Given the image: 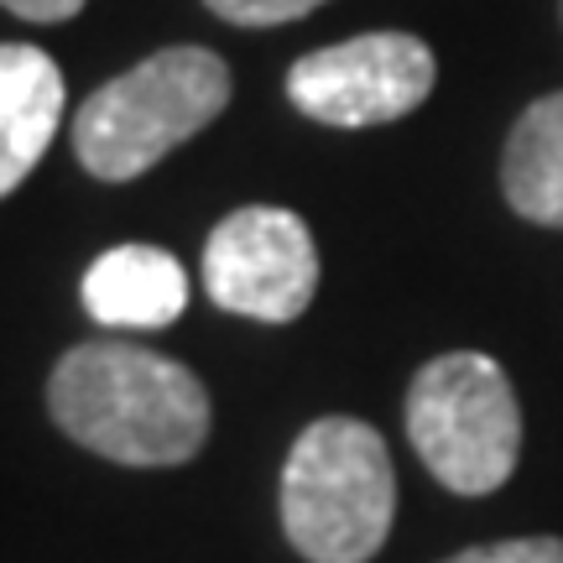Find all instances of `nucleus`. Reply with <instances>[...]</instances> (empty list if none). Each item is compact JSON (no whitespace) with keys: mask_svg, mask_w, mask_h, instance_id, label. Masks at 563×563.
Instances as JSON below:
<instances>
[{"mask_svg":"<svg viewBox=\"0 0 563 563\" xmlns=\"http://www.w3.org/2000/svg\"><path fill=\"white\" fill-rule=\"evenodd\" d=\"M84 308L104 329H167L188 308V272L162 245H115L84 272Z\"/></svg>","mask_w":563,"mask_h":563,"instance_id":"8","label":"nucleus"},{"mask_svg":"<svg viewBox=\"0 0 563 563\" xmlns=\"http://www.w3.org/2000/svg\"><path fill=\"white\" fill-rule=\"evenodd\" d=\"M203 5L230 26H282V21H298L329 0H203Z\"/></svg>","mask_w":563,"mask_h":563,"instance_id":"10","label":"nucleus"},{"mask_svg":"<svg viewBox=\"0 0 563 563\" xmlns=\"http://www.w3.org/2000/svg\"><path fill=\"white\" fill-rule=\"evenodd\" d=\"M397 511L382 433L361 418H319L282 464V532L308 563L376 559Z\"/></svg>","mask_w":563,"mask_h":563,"instance_id":"3","label":"nucleus"},{"mask_svg":"<svg viewBox=\"0 0 563 563\" xmlns=\"http://www.w3.org/2000/svg\"><path fill=\"white\" fill-rule=\"evenodd\" d=\"M443 563H563V538H506V543L464 548Z\"/></svg>","mask_w":563,"mask_h":563,"instance_id":"11","label":"nucleus"},{"mask_svg":"<svg viewBox=\"0 0 563 563\" xmlns=\"http://www.w3.org/2000/svg\"><path fill=\"white\" fill-rule=\"evenodd\" d=\"M203 287L224 313L292 323L319 292V245L292 209H235L203 241Z\"/></svg>","mask_w":563,"mask_h":563,"instance_id":"6","label":"nucleus"},{"mask_svg":"<svg viewBox=\"0 0 563 563\" xmlns=\"http://www.w3.org/2000/svg\"><path fill=\"white\" fill-rule=\"evenodd\" d=\"M230 104V68L209 47H162L100 84L74 115V157L89 178L131 183L194 141Z\"/></svg>","mask_w":563,"mask_h":563,"instance_id":"2","label":"nucleus"},{"mask_svg":"<svg viewBox=\"0 0 563 563\" xmlns=\"http://www.w3.org/2000/svg\"><path fill=\"white\" fill-rule=\"evenodd\" d=\"M21 21H68L84 11V0H0Z\"/></svg>","mask_w":563,"mask_h":563,"instance_id":"12","label":"nucleus"},{"mask_svg":"<svg viewBox=\"0 0 563 563\" xmlns=\"http://www.w3.org/2000/svg\"><path fill=\"white\" fill-rule=\"evenodd\" d=\"M47 412L115 464H183L209 439V391L188 365L136 344H79L47 382Z\"/></svg>","mask_w":563,"mask_h":563,"instance_id":"1","label":"nucleus"},{"mask_svg":"<svg viewBox=\"0 0 563 563\" xmlns=\"http://www.w3.org/2000/svg\"><path fill=\"white\" fill-rule=\"evenodd\" d=\"M407 439L428 475L460 496H490L522 454V407L506 371L481 350H449L412 376Z\"/></svg>","mask_w":563,"mask_h":563,"instance_id":"4","label":"nucleus"},{"mask_svg":"<svg viewBox=\"0 0 563 563\" xmlns=\"http://www.w3.org/2000/svg\"><path fill=\"white\" fill-rule=\"evenodd\" d=\"M63 74L42 47L0 42V199L16 194L26 173L53 146L63 121Z\"/></svg>","mask_w":563,"mask_h":563,"instance_id":"7","label":"nucleus"},{"mask_svg":"<svg viewBox=\"0 0 563 563\" xmlns=\"http://www.w3.org/2000/svg\"><path fill=\"white\" fill-rule=\"evenodd\" d=\"M433 53L412 32H365L334 42L319 53H302L287 68V100L308 121L361 131L412 115L433 89Z\"/></svg>","mask_w":563,"mask_h":563,"instance_id":"5","label":"nucleus"},{"mask_svg":"<svg viewBox=\"0 0 563 563\" xmlns=\"http://www.w3.org/2000/svg\"><path fill=\"white\" fill-rule=\"evenodd\" d=\"M506 203L532 224L563 230V89L543 95L511 125L501 157Z\"/></svg>","mask_w":563,"mask_h":563,"instance_id":"9","label":"nucleus"}]
</instances>
